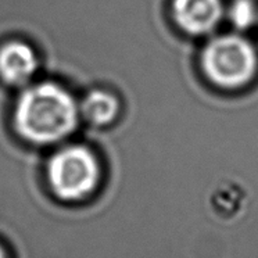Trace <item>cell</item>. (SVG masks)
<instances>
[{
	"instance_id": "277c9868",
	"label": "cell",
	"mask_w": 258,
	"mask_h": 258,
	"mask_svg": "<svg viewBox=\"0 0 258 258\" xmlns=\"http://www.w3.org/2000/svg\"><path fill=\"white\" fill-rule=\"evenodd\" d=\"M222 0H174L172 16L182 31L190 35L211 32L222 18Z\"/></svg>"
},
{
	"instance_id": "52a82bcc",
	"label": "cell",
	"mask_w": 258,
	"mask_h": 258,
	"mask_svg": "<svg viewBox=\"0 0 258 258\" xmlns=\"http://www.w3.org/2000/svg\"><path fill=\"white\" fill-rule=\"evenodd\" d=\"M229 17L236 28L246 29L257 21L258 14L251 0H235L229 9Z\"/></svg>"
},
{
	"instance_id": "6da1fadb",
	"label": "cell",
	"mask_w": 258,
	"mask_h": 258,
	"mask_svg": "<svg viewBox=\"0 0 258 258\" xmlns=\"http://www.w3.org/2000/svg\"><path fill=\"white\" fill-rule=\"evenodd\" d=\"M79 119V106L61 85L40 82L24 90L14 111V123L24 139L56 143L73 134Z\"/></svg>"
},
{
	"instance_id": "7a4b0ae2",
	"label": "cell",
	"mask_w": 258,
	"mask_h": 258,
	"mask_svg": "<svg viewBox=\"0 0 258 258\" xmlns=\"http://www.w3.org/2000/svg\"><path fill=\"white\" fill-rule=\"evenodd\" d=\"M202 70L210 82L224 89L250 84L258 70L254 46L239 35H222L210 40L202 53Z\"/></svg>"
},
{
	"instance_id": "3957f363",
	"label": "cell",
	"mask_w": 258,
	"mask_h": 258,
	"mask_svg": "<svg viewBox=\"0 0 258 258\" xmlns=\"http://www.w3.org/2000/svg\"><path fill=\"white\" fill-rule=\"evenodd\" d=\"M47 172L57 196L64 200H81L96 189L100 167L89 149L68 146L51 157Z\"/></svg>"
},
{
	"instance_id": "8992f818",
	"label": "cell",
	"mask_w": 258,
	"mask_h": 258,
	"mask_svg": "<svg viewBox=\"0 0 258 258\" xmlns=\"http://www.w3.org/2000/svg\"><path fill=\"white\" fill-rule=\"evenodd\" d=\"M119 101L106 90L96 89L89 92L79 106V115H84L93 125H107L117 118Z\"/></svg>"
},
{
	"instance_id": "ba28073f",
	"label": "cell",
	"mask_w": 258,
	"mask_h": 258,
	"mask_svg": "<svg viewBox=\"0 0 258 258\" xmlns=\"http://www.w3.org/2000/svg\"><path fill=\"white\" fill-rule=\"evenodd\" d=\"M0 258H6V255H5V252H3L2 248H0Z\"/></svg>"
},
{
	"instance_id": "5b68a950",
	"label": "cell",
	"mask_w": 258,
	"mask_h": 258,
	"mask_svg": "<svg viewBox=\"0 0 258 258\" xmlns=\"http://www.w3.org/2000/svg\"><path fill=\"white\" fill-rule=\"evenodd\" d=\"M36 70L38 57L28 43L13 40L0 47V77L7 84L16 86L28 84Z\"/></svg>"
}]
</instances>
